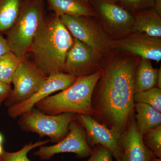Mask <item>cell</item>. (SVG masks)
Instances as JSON below:
<instances>
[{
	"label": "cell",
	"mask_w": 161,
	"mask_h": 161,
	"mask_svg": "<svg viewBox=\"0 0 161 161\" xmlns=\"http://www.w3.org/2000/svg\"><path fill=\"white\" fill-rule=\"evenodd\" d=\"M101 75L100 69L92 75L78 77L75 82L66 89L48 96L36 104L34 107L48 115L72 112L92 117V94Z\"/></svg>",
	"instance_id": "obj_3"
},
{
	"label": "cell",
	"mask_w": 161,
	"mask_h": 161,
	"mask_svg": "<svg viewBox=\"0 0 161 161\" xmlns=\"http://www.w3.org/2000/svg\"><path fill=\"white\" fill-rule=\"evenodd\" d=\"M22 59L11 52L0 56V80L11 85L14 75Z\"/></svg>",
	"instance_id": "obj_20"
},
{
	"label": "cell",
	"mask_w": 161,
	"mask_h": 161,
	"mask_svg": "<svg viewBox=\"0 0 161 161\" xmlns=\"http://www.w3.org/2000/svg\"><path fill=\"white\" fill-rule=\"evenodd\" d=\"M90 156L86 161H113L112 153L106 147L99 144L93 147Z\"/></svg>",
	"instance_id": "obj_25"
},
{
	"label": "cell",
	"mask_w": 161,
	"mask_h": 161,
	"mask_svg": "<svg viewBox=\"0 0 161 161\" xmlns=\"http://www.w3.org/2000/svg\"><path fill=\"white\" fill-rule=\"evenodd\" d=\"M76 119L85 130L90 147L93 148L99 144L108 149L116 159L121 158V133L109 129L90 115L77 114Z\"/></svg>",
	"instance_id": "obj_10"
},
{
	"label": "cell",
	"mask_w": 161,
	"mask_h": 161,
	"mask_svg": "<svg viewBox=\"0 0 161 161\" xmlns=\"http://www.w3.org/2000/svg\"><path fill=\"white\" fill-rule=\"evenodd\" d=\"M110 47L131 53L142 58L159 62L161 60V37L136 33L112 41Z\"/></svg>",
	"instance_id": "obj_12"
},
{
	"label": "cell",
	"mask_w": 161,
	"mask_h": 161,
	"mask_svg": "<svg viewBox=\"0 0 161 161\" xmlns=\"http://www.w3.org/2000/svg\"><path fill=\"white\" fill-rule=\"evenodd\" d=\"M107 1H109V2H112V3H116V4H118L120 3V2L121 0H107Z\"/></svg>",
	"instance_id": "obj_32"
},
{
	"label": "cell",
	"mask_w": 161,
	"mask_h": 161,
	"mask_svg": "<svg viewBox=\"0 0 161 161\" xmlns=\"http://www.w3.org/2000/svg\"><path fill=\"white\" fill-rule=\"evenodd\" d=\"M101 54L74 38V43L67 53L64 73L75 77L89 76L98 71Z\"/></svg>",
	"instance_id": "obj_9"
},
{
	"label": "cell",
	"mask_w": 161,
	"mask_h": 161,
	"mask_svg": "<svg viewBox=\"0 0 161 161\" xmlns=\"http://www.w3.org/2000/svg\"><path fill=\"white\" fill-rule=\"evenodd\" d=\"M47 75L32 61L23 58L15 72L12 83L14 88L10 96L5 102L9 108L26 101L39 91Z\"/></svg>",
	"instance_id": "obj_6"
},
{
	"label": "cell",
	"mask_w": 161,
	"mask_h": 161,
	"mask_svg": "<svg viewBox=\"0 0 161 161\" xmlns=\"http://www.w3.org/2000/svg\"><path fill=\"white\" fill-rule=\"evenodd\" d=\"M23 0H0V33L6 32L17 19Z\"/></svg>",
	"instance_id": "obj_19"
},
{
	"label": "cell",
	"mask_w": 161,
	"mask_h": 161,
	"mask_svg": "<svg viewBox=\"0 0 161 161\" xmlns=\"http://www.w3.org/2000/svg\"><path fill=\"white\" fill-rule=\"evenodd\" d=\"M77 78L74 75L64 72L51 74L31 98L22 103L8 108V115L14 119L18 118L23 113L30 111L36 104L53 93L66 89L75 82Z\"/></svg>",
	"instance_id": "obj_11"
},
{
	"label": "cell",
	"mask_w": 161,
	"mask_h": 161,
	"mask_svg": "<svg viewBox=\"0 0 161 161\" xmlns=\"http://www.w3.org/2000/svg\"><path fill=\"white\" fill-rule=\"evenodd\" d=\"M133 100L135 103L147 104L161 112V89L154 87L147 91L134 93Z\"/></svg>",
	"instance_id": "obj_21"
},
{
	"label": "cell",
	"mask_w": 161,
	"mask_h": 161,
	"mask_svg": "<svg viewBox=\"0 0 161 161\" xmlns=\"http://www.w3.org/2000/svg\"><path fill=\"white\" fill-rule=\"evenodd\" d=\"M156 87L161 89V68H160L158 71Z\"/></svg>",
	"instance_id": "obj_29"
},
{
	"label": "cell",
	"mask_w": 161,
	"mask_h": 161,
	"mask_svg": "<svg viewBox=\"0 0 161 161\" xmlns=\"http://www.w3.org/2000/svg\"><path fill=\"white\" fill-rule=\"evenodd\" d=\"M44 19L43 0L23 1L17 19L6 33L10 52L20 59L25 58Z\"/></svg>",
	"instance_id": "obj_4"
},
{
	"label": "cell",
	"mask_w": 161,
	"mask_h": 161,
	"mask_svg": "<svg viewBox=\"0 0 161 161\" xmlns=\"http://www.w3.org/2000/svg\"><path fill=\"white\" fill-rule=\"evenodd\" d=\"M92 9L105 24L118 32L132 29L133 15L123 7L107 0H92Z\"/></svg>",
	"instance_id": "obj_13"
},
{
	"label": "cell",
	"mask_w": 161,
	"mask_h": 161,
	"mask_svg": "<svg viewBox=\"0 0 161 161\" xmlns=\"http://www.w3.org/2000/svg\"><path fill=\"white\" fill-rule=\"evenodd\" d=\"M10 52L7 40L0 35V56Z\"/></svg>",
	"instance_id": "obj_27"
},
{
	"label": "cell",
	"mask_w": 161,
	"mask_h": 161,
	"mask_svg": "<svg viewBox=\"0 0 161 161\" xmlns=\"http://www.w3.org/2000/svg\"><path fill=\"white\" fill-rule=\"evenodd\" d=\"M4 151V149H3V144H0V156L3 154Z\"/></svg>",
	"instance_id": "obj_31"
},
{
	"label": "cell",
	"mask_w": 161,
	"mask_h": 161,
	"mask_svg": "<svg viewBox=\"0 0 161 161\" xmlns=\"http://www.w3.org/2000/svg\"><path fill=\"white\" fill-rule=\"evenodd\" d=\"M49 8L60 17L66 14L73 16H95L92 6L86 0H47Z\"/></svg>",
	"instance_id": "obj_16"
},
{
	"label": "cell",
	"mask_w": 161,
	"mask_h": 161,
	"mask_svg": "<svg viewBox=\"0 0 161 161\" xmlns=\"http://www.w3.org/2000/svg\"><path fill=\"white\" fill-rule=\"evenodd\" d=\"M50 139L39 141L33 143L32 142L26 143L23 148L14 152H8L4 151L0 156V161H31L27 157L28 153L37 147L45 145L50 142Z\"/></svg>",
	"instance_id": "obj_22"
},
{
	"label": "cell",
	"mask_w": 161,
	"mask_h": 161,
	"mask_svg": "<svg viewBox=\"0 0 161 161\" xmlns=\"http://www.w3.org/2000/svg\"><path fill=\"white\" fill-rule=\"evenodd\" d=\"M145 146L154 156L161 158V126L150 130L143 134Z\"/></svg>",
	"instance_id": "obj_23"
},
{
	"label": "cell",
	"mask_w": 161,
	"mask_h": 161,
	"mask_svg": "<svg viewBox=\"0 0 161 161\" xmlns=\"http://www.w3.org/2000/svg\"><path fill=\"white\" fill-rule=\"evenodd\" d=\"M153 8L161 16V0H153Z\"/></svg>",
	"instance_id": "obj_28"
},
{
	"label": "cell",
	"mask_w": 161,
	"mask_h": 161,
	"mask_svg": "<svg viewBox=\"0 0 161 161\" xmlns=\"http://www.w3.org/2000/svg\"><path fill=\"white\" fill-rule=\"evenodd\" d=\"M116 161H122L121 159V158L117 159H116Z\"/></svg>",
	"instance_id": "obj_34"
},
{
	"label": "cell",
	"mask_w": 161,
	"mask_h": 161,
	"mask_svg": "<svg viewBox=\"0 0 161 161\" xmlns=\"http://www.w3.org/2000/svg\"><path fill=\"white\" fill-rule=\"evenodd\" d=\"M135 111L136 125L142 134L161 126V112L149 105L135 103Z\"/></svg>",
	"instance_id": "obj_18"
},
{
	"label": "cell",
	"mask_w": 161,
	"mask_h": 161,
	"mask_svg": "<svg viewBox=\"0 0 161 161\" xmlns=\"http://www.w3.org/2000/svg\"><path fill=\"white\" fill-rule=\"evenodd\" d=\"M150 161H161V158H159L153 156L150 160Z\"/></svg>",
	"instance_id": "obj_30"
},
{
	"label": "cell",
	"mask_w": 161,
	"mask_h": 161,
	"mask_svg": "<svg viewBox=\"0 0 161 161\" xmlns=\"http://www.w3.org/2000/svg\"><path fill=\"white\" fill-rule=\"evenodd\" d=\"M92 150L88 143L85 130L76 119L70 124L68 133L63 140L52 146H40L33 154L43 160L50 159L56 154L64 153H72L76 154V158H82L89 157Z\"/></svg>",
	"instance_id": "obj_7"
},
{
	"label": "cell",
	"mask_w": 161,
	"mask_h": 161,
	"mask_svg": "<svg viewBox=\"0 0 161 161\" xmlns=\"http://www.w3.org/2000/svg\"><path fill=\"white\" fill-rule=\"evenodd\" d=\"M158 69L153 68L150 60L142 58L137 64L134 75V93L155 87Z\"/></svg>",
	"instance_id": "obj_17"
},
{
	"label": "cell",
	"mask_w": 161,
	"mask_h": 161,
	"mask_svg": "<svg viewBox=\"0 0 161 161\" xmlns=\"http://www.w3.org/2000/svg\"><path fill=\"white\" fill-rule=\"evenodd\" d=\"M138 62L120 58L108 62L101 68V76L92 94V118L120 133L126 130L135 115L133 80Z\"/></svg>",
	"instance_id": "obj_1"
},
{
	"label": "cell",
	"mask_w": 161,
	"mask_h": 161,
	"mask_svg": "<svg viewBox=\"0 0 161 161\" xmlns=\"http://www.w3.org/2000/svg\"><path fill=\"white\" fill-rule=\"evenodd\" d=\"M3 141H4V137L3 134L0 132V144H3Z\"/></svg>",
	"instance_id": "obj_33"
},
{
	"label": "cell",
	"mask_w": 161,
	"mask_h": 161,
	"mask_svg": "<svg viewBox=\"0 0 161 161\" xmlns=\"http://www.w3.org/2000/svg\"><path fill=\"white\" fill-rule=\"evenodd\" d=\"M73 43L74 38L59 17L44 18L30 51L33 62L47 76L64 72L67 53Z\"/></svg>",
	"instance_id": "obj_2"
},
{
	"label": "cell",
	"mask_w": 161,
	"mask_h": 161,
	"mask_svg": "<svg viewBox=\"0 0 161 161\" xmlns=\"http://www.w3.org/2000/svg\"><path fill=\"white\" fill-rule=\"evenodd\" d=\"M88 17L64 14L59 17L74 38L101 54L109 47L111 42L102 31L88 19Z\"/></svg>",
	"instance_id": "obj_8"
},
{
	"label": "cell",
	"mask_w": 161,
	"mask_h": 161,
	"mask_svg": "<svg viewBox=\"0 0 161 161\" xmlns=\"http://www.w3.org/2000/svg\"><path fill=\"white\" fill-rule=\"evenodd\" d=\"M19 117L18 125L21 130L35 132L40 137L48 136L51 142L58 143L68 134L69 125L77 119V114L64 112L48 115L34 107Z\"/></svg>",
	"instance_id": "obj_5"
},
{
	"label": "cell",
	"mask_w": 161,
	"mask_h": 161,
	"mask_svg": "<svg viewBox=\"0 0 161 161\" xmlns=\"http://www.w3.org/2000/svg\"><path fill=\"white\" fill-rule=\"evenodd\" d=\"M133 15L134 22L132 29L133 31L161 37V16L153 8L141 10Z\"/></svg>",
	"instance_id": "obj_15"
},
{
	"label": "cell",
	"mask_w": 161,
	"mask_h": 161,
	"mask_svg": "<svg viewBox=\"0 0 161 161\" xmlns=\"http://www.w3.org/2000/svg\"><path fill=\"white\" fill-rule=\"evenodd\" d=\"M120 144L122 161H150L154 156L144 143L143 134L136 125L135 116L126 130L121 133Z\"/></svg>",
	"instance_id": "obj_14"
},
{
	"label": "cell",
	"mask_w": 161,
	"mask_h": 161,
	"mask_svg": "<svg viewBox=\"0 0 161 161\" xmlns=\"http://www.w3.org/2000/svg\"><path fill=\"white\" fill-rule=\"evenodd\" d=\"M119 5L128 11H140L153 8V0H121Z\"/></svg>",
	"instance_id": "obj_24"
},
{
	"label": "cell",
	"mask_w": 161,
	"mask_h": 161,
	"mask_svg": "<svg viewBox=\"0 0 161 161\" xmlns=\"http://www.w3.org/2000/svg\"><path fill=\"white\" fill-rule=\"evenodd\" d=\"M12 91L11 85L0 80V108L3 103L10 96Z\"/></svg>",
	"instance_id": "obj_26"
}]
</instances>
